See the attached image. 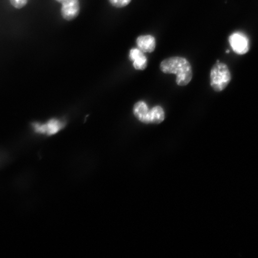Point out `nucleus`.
<instances>
[{
    "label": "nucleus",
    "mask_w": 258,
    "mask_h": 258,
    "mask_svg": "<svg viewBox=\"0 0 258 258\" xmlns=\"http://www.w3.org/2000/svg\"><path fill=\"white\" fill-rule=\"evenodd\" d=\"M160 69L164 74H175L176 83L179 86L188 85L192 78L191 64L183 57L167 58L161 62Z\"/></svg>",
    "instance_id": "obj_1"
},
{
    "label": "nucleus",
    "mask_w": 258,
    "mask_h": 258,
    "mask_svg": "<svg viewBox=\"0 0 258 258\" xmlns=\"http://www.w3.org/2000/svg\"><path fill=\"white\" fill-rule=\"evenodd\" d=\"M210 79L212 88L215 92H222L227 88L231 80L230 71L227 64L218 60L212 68Z\"/></svg>",
    "instance_id": "obj_2"
},
{
    "label": "nucleus",
    "mask_w": 258,
    "mask_h": 258,
    "mask_svg": "<svg viewBox=\"0 0 258 258\" xmlns=\"http://www.w3.org/2000/svg\"><path fill=\"white\" fill-rule=\"evenodd\" d=\"M232 49L239 55H243L249 51V40L246 35L240 32H234L229 37Z\"/></svg>",
    "instance_id": "obj_3"
},
{
    "label": "nucleus",
    "mask_w": 258,
    "mask_h": 258,
    "mask_svg": "<svg viewBox=\"0 0 258 258\" xmlns=\"http://www.w3.org/2000/svg\"><path fill=\"white\" fill-rule=\"evenodd\" d=\"M61 3L60 12L66 21H73L79 16L80 12L79 0H56Z\"/></svg>",
    "instance_id": "obj_4"
},
{
    "label": "nucleus",
    "mask_w": 258,
    "mask_h": 258,
    "mask_svg": "<svg viewBox=\"0 0 258 258\" xmlns=\"http://www.w3.org/2000/svg\"><path fill=\"white\" fill-rule=\"evenodd\" d=\"M33 126L37 133L46 134L50 136V135L57 134L61 129H62L64 124L56 119H51L46 124L34 123Z\"/></svg>",
    "instance_id": "obj_5"
},
{
    "label": "nucleus",
    "mask_w": 258,
    "mask_h": 258,
    "mask_svg": "<svg viewBox=\"0 0 258 258\" xmlns=\"http://www.w3.org/2000/svg\"><path fill=\"white\" fill-rule=\"evenodd\" d=\"M129 59L133 62L134 69L143 71L147 69L148 59L143 51L138 48H132L129 52Z\"/></svg>",
    "instance_id": "obj_6"
},
{
    "label": "nucleus",
    "mask_w": 258,
    "mask_h": 258,
    "mask_svg": "<svg viewBox=\"0 0 258 258\" xmlns=\"http://www.w3.org/2000/svg\"><path fill=\"white\" fill-rule=\"evenodd\" d=\"M137 44L139 49L144 53H152L156 47V39L151 35H141L138 37Z\"/></svg>",
    "instance_id": "obj_7"
},
{
    "label": "nucleus",
    "mask_w": 258,
    "mask_h": 258,
    "mask_svg": "<svg viewBox=\"0 0 258 258\" xmlns=\"http://www.w3.org/2000/svg\"><path fill=\"white\" fill-rule=\"evenodd\" d=\"M149 111L147 104L144 101H139L134 105L133 112L135 117L143 123L149 124Z\"/></svg>",
    "instance_id": "obj_8"
},
{
    "label": "nucleus",
    "mask_w": 258,
    "mask_h": 258,
    "mask_svg": "<svg viewBox=\"0 0 258 258\" xmlns=\"http://www.w3.org/2000/svg\"><path fill=\"white\" fill-rule=\"evenodd\" d=\"M165 118V112L161 106L157 105L150 109L149 124H160Z\"/></svg>",
    "instance_id": "obj_9"
},
{
    "label": "nucleus",
    "mask_w": 258,
    "mask_h": 258,
    "mask_svg": "<svg viewBox=\"0 0 258 258\" xmlns=\"http://www.w3.org/2000/svg\"><path fill=\"white\" fill-rule=\"evenodd\" d=\"M109 2L116 8H122L130 4L132 0H109Z\"/></svg>",
    "instance_id": "obj_10"
},
{
    "label": "nucleus",
    "mask_w": 258,
    "mask_h": 258,
    "mask_svg": "<svg viewBox=\"0 0 258 258\" xmlns=\"http://www.w3.org/2000/svg\"><path fill=\"white\" fill-rule=\"evenodd\" d=\"M10 2L14 8L21 9L27 4L28 0H10Z\"/></svg>",
    "instance_id": "obj_11"
},
{
    "label": "nucleus",
    "mask_w": 258,
    "mask_h": 258,
    "mask_svg": "<svg viewBox=\"0 0 258 258\" xmlns=\"http://www.w3.org/2000/svg\"><path fill=\"white\" fill-rule=\"evenodd\" d=\"M226 52H227V53H230V50H227V51H226Z\"/></svg>",
    "instance_id": "obj_12"
}]
</instances>
